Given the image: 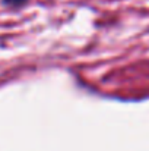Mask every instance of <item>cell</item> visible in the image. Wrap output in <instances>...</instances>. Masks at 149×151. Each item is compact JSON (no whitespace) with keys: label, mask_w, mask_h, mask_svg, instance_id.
I'll use <instances>...</instances> for the list:
<instances>
[{"label":"cell","mask_w":149,"mask_h":151,"mask_svg":"<svg viewBox=\"0 0 149 151\" xmlns=\"http://www.w3.org/2000/svg\"><path fill=\"white\" fill-rule=\"evenodd\" d=\"M26 0H4V3L6 4H9V6H21V4H24Z\"/></svg>","instance_id":"1"}]
</instances>
